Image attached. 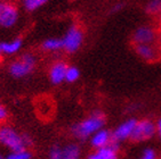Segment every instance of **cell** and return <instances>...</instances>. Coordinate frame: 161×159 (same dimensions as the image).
Wrapping results in <instances>:
<instances>
[{"instance_id": "6da1fadb", "label": "cell", "mask_w": 161, "mask_h": 159, "mask_svg": "<svg viewBox=\"0 0 161 159\" xmlns=\"http://www.w3.org/2000/svg\"><path fill=\"white\" fill-rule=\"evenodd\" d=\"M106 124L105 114L101 110H94L80 122L73 124L71 127V134L78 141H87L92 138L94 133L103 129Z\"/></svg>"}, {"instance_id": "7402d4cb", "label": "cell", "mask_w": 161, "mask_h": 159, "mask_svg": "<svg viewBox=\"0 0 161 159\" xmlns=\"http://www.w3.org/2000/svg\"><path fill=\"white\" fill-rule=\"evenodd\" d=\"M8 118V110L3 105H0V124L5 123Z\"/></svg>"}, {"instance_id": "9c48e42d", "label": "cell", "mask_w": 161, "mask_h": 159, "mask_svg": "<svg viewBox=\"0 0 161 159\" xmlns=\"http://www.w3.org/2000/svg\"><path fill=\"white\" fill-rule=\"evenodd\" d=\"M155 40H157L155 30L147 25L136 28L131 37L133 44H149V43H154Z\"/></svg>"}, {"instance_id": "5bb4252c", "label": "cell", "mask_w": 161, "mask_h": 159, "mask_svg": "<svg viewBox=\"0 0 161 159\" xmlns=\"http://www.w3.org/2000/svg\"><path fill=\"white\" fill-rule=\"evenodd\" d=\"M81 149L79 144L77 143H69L64 147H62V153L61 159H80Z\"/></svg>"}, {"instance_id": "4316f807", "label": "cell", "mask_w": 161, "mask_h": 159, "mask_svg": "<svg viewBox=\"0 0 161 159\" xmlns=\"http://www.w3.org/2000/svg\"><path fill=\"white\" fill-rule=\"evenodd\" d=\"M159 24H160V28H161V12L159 14Z\"/></svg>"}, {"instance_id": "8fae6325", "label": "cell", "mask_w": 161, "mask_h": 159, "mask_svg": "<svg viewBox=\"0 0 161 159\" xmlns=\"http://www.w3.org/2000/svg\"><path fill=\"white\" fill-rule=\"evenodd\" d=\"M120 144L112 142L110 146L101 149H95L88 155L87 159H119Z\"/></svg>"}, {"instance_id": "277c9868", "label": "cell", "mask_w": 161, "mask_h": 159, "mask_svg": "<svg viewBox=\"0 0 161 159\" xmlns=\"http://www.w3.org/2000/svg\"><path fill=\"white\" fill-rule=\"evenodd\" d=\"M157 135L155 123L150 118L137 119V123L129 140L134 143H142L153 139Z\"/></svg>"}, {"instance_id": "7c38bea8", "label": "cell", "mask_w": 161, "mask_h": 159, "mask_svg": "<svg viewBox=\"0 0 161 159\" xmlns=\"http://www.w3.org/2000/svg\"><path fill=\"white\" fill-rule=\"evenodd\" d=\"M89 141L90 146L94 150L108 147L112 143V132L103 127L99 131H97L96 133H94L92 135V138L89 139Z\"/></svg>"}, {"instance_id": "f1b7e54d", "label": "cell", "mask_w": 161, "mask_h": 159, "mask_svg": "<svg viewBox=\"0 0 161 159\" xmlns=\"http://www.w3.org/2000/svg\"><path fill=\"white\" fill-rule=\"evenodd\" d=\"M0 1H7V0H0Z\"/></svg>"}, {"instance_id": "8992f818", "label": "cell", "mask_w": 161, "mask_h": 159, "mask_svg": "<svg viewBox=\"0 0 161 159\" xmlns=\"http://www.w3.org/2000/svg\"><path fill=\"white\" fill-rule=\"evenodd\" d=\"M19 12L16 5L9 1H0V28H10L19 22Z\"/></svg>"}, {"instance_id": "484cf974", "label": "cell", "mask_w": 161, "mask_h": 159, "mask_svg": "<svg viewBox=\"0 0 161 159\" xmlns=\"http://www.w3.org/2000/svg\"><path fill=\"white\" fill-rule=\"evenodd\" d=\"M3 48H1V43H0V60H1V58H3Z\"/></svg>"}, {"instance_id": "ac0fdd59", "label": "cell", "mask_w": 161, "mask_h": 159, "mask_svg": "<svg viewBox=\"0 0 161 159\" xmlns=\"http://www.w3.org/2000/svg\"><path fill=\"white\" fill-rule=\"evenodd\" d=\"M80 77V70L75 66H69L65 74V82L68 83H75L77 82Z\"/></svg>"}, {"instance_id": "ffe728a7", "label": "cell", "mask_w": 161, "mask_h": 159, "mask_svg": "<svg viewBox=\"0 0 161 159\" xmlns=\"http://www.w3.org/2000/svg\"><path fill=\"white\" fill-rule=\"evenodd\" d=\"M140 159H159L158 152L153 148H145L142 151Z\"/></svg>"}, {"instance_id": "2e32d148", "label": "cell", "mask_w": 161, "mask_h": 159, "mask_svg": "<svg viewBox=\"0 0 161 159\" xmlns=\"http://www.w3.org/2000/svg\"><path fill=\"white\" fill-rule=\"evenodd\" d=\"M48 0H22V6L28 12H34L45 6Z\"/></svg>"}, {"instance_id": "7a4b0ae2", "label": "cell", "mask_w": 161, "mask_h": 159, "mask_svg": "<svg viewBox=\"0 0 161 159\" xmlns=\"http://www.w3.org/2000/svg\"><path fill=\"white\" fill-rule=\"evenodd\" d=\"M37 67V57L31 52H25L8 66V72L14 79H23L33 73Z\"/></svg>"}, {"instance_id": "cb8c5ba5", "label": "cell", "mask_w": 161, "mask_h": 159, "mask_svg": "<svg viewBox=\"0 0 161 159\" xmlns=\"http://www.w3.org/2000/svg\"><path fill=\"white\" fill-rule=\"evenodd\" d=\"M155 127H157V135H158L161 140V118H159L155 122Z\"/></svg>"}, {"instance_id": "e0dca14e", "label": "cell", "mask_w": 161, "mask_h": 159, "mask_svg": "<svg viewBox=\"0 0 161 159\" xmlns=\"http://www.w3.org/2000/svg\"><path fill=\"white\" fill-rule=\"evenodd\" d=\"M5 159H32V152L29 149L19 150V151H10Z\"/></svg>"}, {"instance_id": "d4e9b609", "label": "cell", "mask_w": 161, "mask_h": 159, "mask_svg": "<svg viewBox=\"0 0 161 159\" xmlns=\"http://www.w3.org/2000/svg\"><path fill=\"white\" fill-rule=\"evenodd\" d=\"M121 8H122V5H121V3H119V5H115V6L112 8V12H118V10H120Z\"/></svg>"}, {"instance_id": "44dd1931", "label": "cell", "mask_w": 161, "mask_h": 159, "mask_svg": "<svg viewBox=\"0 0 161 159\" xmlns=\"http://www.w3.org/2000/svg\"><path fill=\"white\" fill-rule=\"evenodd\" d=\"M61 153H62V147L58 144H54L49 149L48 159H61Z\"/></svg>"}, {"instance_id": "83f0119b", "label": "cell", "mask_w": 161, "mask_h": 159, "mask_svg": "<svg viewBox=\"0 0 161 159\" xmlns=\"http://www.w3.org/2000/svg\"><path fill=\"white\" fill-rule=\"evenodd\" d=\"M0 159H5V157H3V156H1V155H0Z\"/></svg>"}, {"instance_id": "ba28073f", "label": "cell", "mask_w": 161, "mask_h": 159, "mask_svg": "<svg viewBox=\"0 0 161 159\" xmlns=\"http://www.w3.org/2000/svg\"><path fill=\"white\" fill-rule=\"evenodd\" d=\"M136 55L146 63H155L161 58V50L154 43L149 44H134Z\"/></svg>"}, {"instance_id": "9a60e30c", "label": "cell", "mask_w": 161, "mask_h": 159, "mask_svg": "<svg viewBox=\"0 0 161 159\" xmlns=\"http://www.w3.org/2000/svg\"><path fill=\"white\" fill-rule=\"evenodd\" d=\"M41 49L46 52H57L63 50V43L62 39L58 38H49L45 40L41 43Z\"/></svg>"}, {"instance_id": "3957f363", "label": "cell", "mask_w": 161, "mask_h": 159, "mask_svg": "<svg viewBox=\"0 0 161 159\" xmlns=\"http://www.w3.org/2000/svg\"><path fill=\"white\" fill-rule=\"evenodd\" d=\"M0 144L9 151L28 149L23 141V133L9 125L0 126Z\"/></svg>"}, {"instance_id": "52a82bcc", "label": "cell", "mask_w": 161, "mask_h": 159, "mask_svg": "<svg viewBox=\"0 0 161 159\" xmlns=\"http://www.w3.org/2000/svg\"><path fill=\"white\" fill-rule=\"evenodd\" d=\"M136 118H128L121 124H119L113 131H112V142L121 144L122 142L127 141L131 136L134 127L136 125Z\"/></svg>"}, {"instance_id": "4fadbf2b", "label": "cell", "mask_w": 161, "mask_h": 159, "mask_svg": "<svg viewBox=\"0 0 161 159\" xmlns=\"http://www.w3.org/2000/svg\"><path fill=\"white\" fill-rule=\"evenodd\" d=\"M23 47V41L19 38H16L14 40H10V41H6V42L1 43V48H3V55H15L17 52H19V50L22 49Z\"/></svg>"}, {"instance_id": "603a6c76", "label": "cell", "mask_w": 161, "mask_h": 159, "mask_svg": "<svg viewBox=\"0 0 161 159\" xmlns=\"http://www.w3.org/2000/svg\"><path fill=\"white\" fill-rule=\"evenodd\" d=\"M23 141H24L25 147L28 148V149L33 146V139H32L31 135L28 134V133H23Z\"/></svg>"}, {"instance_id": "d6986e66", "label": "cell", "mask_w": 161, "mask_h": 159, "mask_svg": "<svg viewBox=\"0 0 161 159\" xmlns=\"http://www.w3.org/2000/svg\"><path fill=\"white\" fill-rule=\"evenodd\" d=\"M145 9L150 15H159L161 12V0H150Z\"/></svg>"}, {"instance_id": "30bf717a", "label": "cell", "mask_w": 161, "mask_h": 159, "mask_svg": "<svg viewBox=\"0 0 161 159\" xmlns=\"http://www.w3.org/2000/svg\"><path fill=\"white\" fill-rule=\"evenodd\" d=\"M69 65L64 60H56L50 65L48 69V76L49 81L54 85H59L63 82H65V74L68 69Z\"/></svg>"}, {"instance_id": "f546056e", "label": "cell", "mask_w": 161, "mask_h": 159, "mask_svg": "<svg viewBox=\"0 0 161 159\" xmlns=\"http://www.w3.org/2000/svg\"><path fill=\"white\" fill-rule=\"evenodd\" d=\"M159 159H161V155H160V157H159Z\"/></svg>"}, {"instance_id": "5b68a950", "label": "cell", "mask_w": 161, "mask_h": 159, "mask_svg": "<svg viewBox=\"0 0 161 159\" xmlns=\"http://www.w3.org/2000/svg\"><path fill=\"white\" fill-rule=\"evenodd\" d=\"M84 31L79 25H72L70 26L64 37L62 38L63 50L68 54H75L80 49L84 43Z\"/></svg>"}]
</instances>
